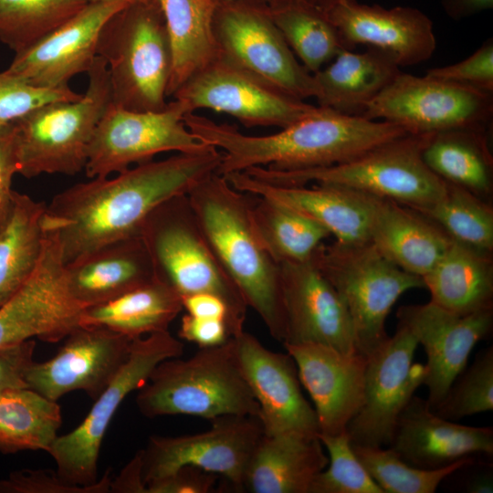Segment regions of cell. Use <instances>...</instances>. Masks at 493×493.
Wrapping results in <instances>:
<instances>
[{
    "label": "cell",
    "mask_w": 493,
    "mask_h": 493,
    "mask_svg": "<svg viewBox=\"0 0 493 493\" xmlns=\"http://www.w3.org/2000/svg\"><path fill=\"white\" fill-rule=\"evenodd\" d=\"M223 152L208 145L132 166L113 178L96 177L56 194L43 216L68 264L105 245L138 236L150 213L167 199L188 194L217 173Z\"/></svg>",
    "instance_id": "6da1fadb"
},
{
    "label": "cell",
    "mask_w": 493,
    "mask_h": 493,
    "mask_svg": "<svg viewBox=\"0 0 493 493\" xmlns=\"http://www.w3.org/2000/svg\"><path fill=\"white\" fill-rule=\"evenodd\" d=\"M184 120L201 142L223 152L217 170L223 176L257 166L303 170L336 165L408 133L388 121L319 106L281 131L261 136L246 135L234 126L194 112L185 114Z\"/></svg>",
    "instance_id": "7a4b0ae2"
},
{
    "label": "cell",
    "mask_w": 493,
    "mask_h": 493,
    "mask_svg": "<svg viewBox=\"0 0 493 493\" xmlns=\"http://www.w3.org/2000/svg\"><path fill=\"white\" fill-rule=\"evenodd\" d=\"M198 224L223 267L270 335L282 343L280 269L251 220L247 194L214 173L187 194Z\"/></svg>",
    "instance_id": "3957f363"
},
{
    "label": "cell",
    "mask_w": 493,
    "mask_h": 493,
    "mask_svg": "<svg viewBox=\"0 0 493 493\" xmlns=\"http://www.w3.org/2000/svg\"><path fill=\"white\" fill-rule=\"evenodd\" d=\"M180 357L161 362L139 389L135 402L144 416L259 418V406L241 372L231 337L221 345L200 348L187 359Z\"/></svg>",
    "instance_id": "277c9868"
},
{
    "label": "cell",
    "mask_w": 493,
    "mask_h": 493,
    "mask_svg": "<svg viewBox=\"0 0 493 493\" xmlns=\"http://www.w3.org/2000/svg\"><path fill=\"white\" fill-rule=\"evenodd\" d=\"M97 56L107 65L111 102L134 111H157L167 101L173 57L157 0H132L104 24Z\"/></svg>",
    "instance_id": "5b68a950"
},
{
    "label": "cell",
    "mask_w": 493,
    "mask_h": 493,
    "mask_svg": "<svg viewBox=\"0 0 493 493\" xmlns=\"http://www.w3.org/2000/svg\"><path fill=\"white\" fill-rule=\"evenodd\" d=\"M429 135L407 133L353 160L327 167L275 170L257 166L243 172L281 185H336L420 211L435 203L446 187V183L422 159V149Z\"/></svg>",
    "instance_id": "8992f818"
},
{
    "label": "cell",
    "mask_w": 493,
    "mask_h": 493,
    "mask_svg": "<svg viewBox=\"0 0 493 493\" xmlns=\"http://www.w3.org/2000/svg\"><path fill=\"white\" fill-rule=\"evenodd\" d=\"M140 235L158 278L182 298L195 293L221 298L230 312L232 337L244 330L248 307L204 235L187 194L173 196L155 207Z\"/></svg>",
    "instance_id": "52a82bcc"
},
{
    "label": "cell",
    "mask_w": 493,
    "mask_h": 493,
    "mask_svg": "<svg viewBox=\"0 0 493 493\" xmlns=\"http://www.w3.org/2000/svg\"><path fill=\"white\" fill-rule=\"evenodd\" d=\"M87 73L88 88L79 100L45 105L14 123L18 173L74 175L85 169L94 131L111 103L104 60L97 56Z\"/></svg>",
    "instance_id": "ba28073f"
},
{
    "label": "cell",
    "mask_w": 493,
    "mask_h": 493,
    "mask_svg": "<svg viewBox=\"0 0 493 493\" xmlns=\"http://www.w3.org/2000/svg\"><path fill=\"white\" fill-rule=\"evenodd\" d=\"M313 257L344 303L356 350L365 357L388 339L385 321L399 297L425 287L421 277L392 263L370 242L322 243Z\"/></svg>",
    "instance_id": "9c48e42d"
},
{
    "label": "cell",
    "mask_w": 493,
    "mask_h": 493,
    "mask_svg": "<svg viewBox=\"0 0 493 493\" xmlns=\"http://www.w3.org/2000/svg\"><path fill=\"white\" fill-rule=\"evenodd\" d=\"M183 352L184 344L169 330L131 341L126 362L94 401L84 420L71 432L58 435L47 452L64 480L79 486L98 481L101 442L117 409L127 395L146 383L161 362L182 356Z\"/></svg>",
    "instance_id": "30bf717a"
},
{
    "label": "cell",
    "mask_w": 493,
    "mask_h": 493,
    "mask_svg": "<svg viewBox=\"0 0 493 493\" xmlns=\"http://www.w3.org/2000/svg\"><path fill=\"white\" fill-rule=\"evenodd\" d=\"M213 30L227 60L299 100L315 98L313 74L288 47L266 0H219Z\"/></svg>",
    "instance_id": "8fae6325"
},
{
    "label": "cell",
    "mask_w": 493,
    "mask_h": 493,
    "mask_svg": "<svg viewBox=\"0 0 493 493\" xmlns=\"http://www.w3.org/2000/svg\"><path fill=\"white\" fill-rule=\"evenodd\" d=\"M492 93L427 75L401 72L368 104L362 117L396 124L411 134L487 130L492 122Z\"/></svg>",
    "instance_id": "7c38bea8"
},
{
    "label": "cell",
    "mask_w": 493,
    "mask_h": 493,
    "mask_svg": "<svg viewBox=\"0 0 493 493\" xmlns=\"http://www.w3.org/2000/svg\"><path fill=\"white\" fill-rule=\"evenodd\" d=\"M187 106L168 101L157 111H134L112 102L91 139L85 166L87 177H109L131 165L152 161L162 152H194L206 148L184 123Z\"/></svg>",
    "instance_id": "4fadbf2b"
},
{
    "label": "cell",
    "mask_w": 493,
    "mask_h": 493,
    "mask_svg": "<svg viewBox=\"0 0 493 493\" xmlns=\"http://www.w3.org/2000/svg\"><path fill=\"white\" fill-rule=\"evenodd\" d=\"M173 98L184 102L190 112L202 109L222 112L248 128L283 129L316 109L219 54L186 80Z\"/></svg>",
    "instance_id": "5bb4252c"
},
{
    "label": "cell",
    "mask_w": 493,
    "mask_h": 493,
    "mask_svg": "<svg viewBox=\"0 0 493 493\" xmlns=\"http://www.w3.org/2000/svg\"><path fill=\"white\" fill-rule=\"evenodd\" d=\"M85 309L69 289L57 235L44 229L42 251L35 271L0 307V348L32 338L58 342L80 325Z\"/></svg>",
    "instance_id": "9a60e30c"
},
{
    "label": "cell",
    "mask_w": 493,
    "mask_h": 493,
    "mask_svg": "<svg viewBox=\"0 0 493 493\" xmlns=\"http://www.w3.org/2000/svg\"><path fill=\"white\" fill-rule=\"evenodd\" d=\"M211 421L208 430L194 435H152L140 450L144 483L188 465L221 475L242 489L247 464L264 434L261 421L254 415L236 414Z\"/></svg>",
    "instance_id": "2e32d148"
},
{
    "label": "cell",
    "mask_w": 493,
    "mask_h": 493,
    "mask_svg": "<svg viewBox=\"0 0 493 493\" xmlns=\"http://www.w3.org/2000/svg\"><path fill=\"white\" fill-rule=\"evenodd\" d=\"M418 345L398 323L395 333L366 357L364 402L346 429L351 444L388 446L399 414L425 383V364L414 362Z\"/></svg>",
    "instance_id": "e0dca14e"
},
{
    "label": "cell",
    "mask_w": 493,
    "mask_h": 493,
    "mask_svg": "<svg viewBox=\"0 0 493 493\" xmlns=\"http://www.w3.org/2000/svg\"><path fill=\"white\" fill-rule=\"evenodd\" d=\"M131 341L106 328L79 325L52 358L29 365L26 386L56 402L77 390L95 401L126 362Z\"/></svg>",
    "instance_id": "ac0fdd59"
},
{
    "label": "cell",
    "mask_w": 493,
    "mask_h": 493,
    "mask_svg": "<svg viewBox=\"0 0 493 493\" xmlns=\"http://www.w3.org/2000/svg\"><path fill=\"white\" fill-rule=\"evenodd\" d=\"M231 339L241 372L259 406L264 434L318 436L317 414L302 393L292 357L266 348L245 330Z\"/></svg>",
    "instance_id": "d6986e66"
},
{
    "label": "cell",
    "mask_w": 493,
    "mask_h": 493,
    "mask_svg": "<svg viewBox=\"0 0 493 493\" xmlns=\"http://www.w3.org/2000/svg\"><path fill=\"white\" fill-rule=\"evenodd\" d=\"M279 269L282 344L317 343L345 353L358 352L347 309L313 256L303 262L281 263Z\"/></svg>",
    "instance_id": "ffe728a7"
},
{
    "label": "cell",
    "mask_w": 493,
    "mask_h": 493,
    "mask_svg": "<svg viewBox=\"0 0 493 493\" xmlns=\"http://www.w3.org/2000/svg\"><path fill=\"white\" fill-rule=\"evenodd\" d=\"M399 324L406 326L426 353L425 385L433 410L445 397L456 378L467 367L476 344L492 330L493 310L460 315L429 301L401 306Z\"/></svg>",
    "instance_id": "44dd1931"
},
{
    "label": "cell",
    "mask_w": 493,
    "mask_h": 493,
    "mask_svg": "<svg viewBox=\"0 0 493 493\" xmlns=\"http://www.w3.org/2000/svg\"><path fill=\"white\" fill-rule=\"evenodd\" d=\"M320 8L349 50L357 45L378 48L393 57L400 67L420 64L435 50L433 22L417 8H384L356 0H330Z\"/></svg>",
    "instance_id": "7402d4cb"
},
{
    "label": "cell",
    "mask_w": 493,
    "mask_h": 493,
    "mask_svg": "<svg viewBox=\"0 0 493 493\" xmlns=\"http://www.w3.org/2000/svg\"><path fill=\"white\" fill-rule=\"evenodd\" d=\"M131 1L89 3L36 44L16 54L5 70L37 86H68L75 75L89 71L97 57L104 24Z\"/></svg>",
    "instance_id": "603a6c76"
},
{
    "label": "cell",
    "mask_w": 493,
    "mask_h": 493,
    "mask_svg": "<svg viewBox=\"0 0 493 493\" xmlns=\"http://www.w3.org/2000/svg\"><path fill=\"white\" fill-rule=\"evenodd\" d=\"M283 346L314 403L319 434L345 432L364 402L367 358L317 343Z\"/></svg>",
    "instance_id": "cb8c5ba5"
},
{
    "label": "cell",
    "mask_w": 493,
    "mask_h": 493,
    "mask_svg": "<svg viewBox=\"0 0 493 493\" xmlns=\"http://www.w3.org/2000/svg\"><path fill=\"white\" fill-rule=\"evenodd\" d=\"M388 446L413 467L437 469L468 457L492 456L493 428L446 420L426 399L414 395L399 414Z\"/></svg>",
    "instance_id": "d4e9b609"
},
{
    "label": "cell",
    "mask_w": 493,
    "mask_h": 493,
    "mask_svg": "<svg viewBox=\"0 0 493 493\" xmlns=\"http://www.w3.org/2000/svg\"><path fill=\"white\" fill-rule=\"evenodd\" d=\"M236 190L262 196L289 207L324 226L340 244L369 241L370 196L330 184L281 185L254 178L245 172L224 176Z\"/></svg>",
    "instance_id": "484cf974"
},
{
    "label": "cell",
    "mask_w": 493,
    "mask_h": 493,
    "mask_svg": "<svg viewBox=\"0 0 493 493\" xmlns=\"http://www.w3.org/2000/svg\"><path fill=\"white\" fill-rule=\"evenodd\" d=\"M370 196L369 241L392 263L419 277L443 257L452 238L419 212Z\"/></svg>",
    "instance_id": "4316f807"
},
{
    "label": "cell",
    "mask_w": 493,
    "mask_h": 493,
    "mask_svg": "<svg viewBox=\"0 0 493 493\" xmlns=\"http://www.w3.org/2000/svg\"><path fill=\"white\" fill-rule=\"evenodd\" d=\"M73 297L85 308L113 299L156 278L141 235L99 247L68 264Z\"/></svg>",
    "instance_id": "83f0119b"
},
{
    "label": "cell",
    "mask_w": 493,
    "mask_h": 493,
    "mask_svg": "<svg viewBox=\"0 0 493 493\" xmlns=\"http://www.w3.org/2000/svg\"><path fill=\"white\" fill-rule=\"evenodd\" d=\"M329 457L318 436L263 434L247 464L242 489L252 493H309Z\"/></svg>",
    "instance_id": "f1b7e54d"
},
{
    "label": "cell",
    "mask_w": 493,
    "mask_h": 493,
    "mask_svg": "<svg viewBox=\"0 0 493 493\" xmlns=\"http://www.w3.org/2000/svg\"><path fill=\"white\" fill-rule=\"evenodd\" d=\"M401 72L393 58L381 49L368 47L360 53L344 49L313 73L315 99L319 107L362 116L368 104Z\"/></svg>",
    "instance_id": "f546056e"
},
{
    "label": "cell",
    "mask_w": 493,
    "mask_h": 493,
    "mask_svg": "<svg viewBox=\"0 0 493 493\" xmlns=\"http://www.w3.org/2000/svg\"><path fill=\"white\" fill-rule=\"evenodd\" d=\"M422 278L430 301L446 310L465 315L492 309L491 254L452 239L443 257Z\"/></svg>",
    "instance_id": "4dcf8cb0"
},
{
    "label": "cell",
    "mask_w": 493,
    "mask_h": 493,
    "mask_svg": "<svg viewBox=\"0 0 493 493\" xmlns=\"http://www.w3.org/2000/svg\"><path fill=\"white\" fill-rule=\"evenodd\" d=\"M182 309L181 295L156 277L113 299L86 308L80 325L106 328L133 340L168 330Z\"/></svg>",
    "instance_id": "1f68e13d"
},
{
    "label": "cell",
    "mask_w": 493,
    "mask_h": 493,
    "mask_svg": "<svg viewBox=\"0 0 493 493\" xmlns=\"http://www.w3.org/2000/svg\"><path fill=\"white\" fill-rule=\"evenodd\" d=\"M166 24L173 66L167 96L218 54L213 16L219 0H157Z\"/></svg>",
    "instance_id": "d6a6232c"
},
{
    "label": "cell",
    "mask_w": 493,
    "mask_h": 493,
    "mask_svg": "<svg viewBox=\"0 0 493 493\" xmlns=\"http://www.w3.org/2000/svg\"><path fill=\"white\" fill-rule=\"evenodd\" d=\"M422 159L446 183L480 197L492 190L493 161L486 130L456 129L430 134Z\"/></svg>",
    "instance_id": "836d02e7"
},
{
    "label": "cell",
    "mask_w": 493,
    "mask_h": 493,
    "mask_svg": "<svg viewBox=\"0 0 493 493\" xmlns=\"http://www.w3.org/2000/svg\"><path fill=\"white\" fill-rule=\"evenodd\" d=\"M46 204L14 191L9 215L0 230V307L35 271L43 246Z\"/></svg>",
    "instance_id": "e575fe53"
},
{
    "label": "cell",
    "mask_w": 493,
    "mask_h": 493,
    "mask_svg": "<svg viewBox=\"0 0 493 493\" xmlns=\"http://www.w3.org/2000/svg\"><path fill=\"white\" fill-rule=\"evenodd\" d=\"M62 424L60 406L28 387L0 392V453L48 452Z\"/></svg>",
    "instance_id": "d590c367"
},
{
    "label": "cell",
    "mask_w": 493,
    "mask_h": 493,
    "mask_svg": "<svg viewBox=\"0 0 493 493\" xmlns=\"http://www.w3.org/2000/svg\"><path fill=\"white\" fill-rule=\"evenodd\" d=\"M270 15L297 58L310 73L347 49L325 11L308 0H267Z\"/></svg>",
    "instance_id": "8d00e7d4"
},
{
    "label": "cell",
    "mask_w": 493,
    "mask_h": 493,
    "mask_svg": "<svg viewBox=\"0 0 493 493\" xmlns=\"http://www.w3.org/2000/svg\"><path fill=\"white\" fill-rule=\"evenodd\" d=\"M247 195L253 226L278 265L309 259L330 236L324 226L289 207L262 196Z\"/></svg>",
    "instance_id": "74e56055"
},
{
    "label": "cell",
    "mask_w": 493,
    "mask_h": 493,
    "mask_svg": "<svg viewBox=\"0 0 493 493\" xmlns=\"http://www.w3.org/2000/svg\"><path fill=\"white\" fill-rule=\"evenodd\" d=\"M417 212L433 221L453 240L484 253H492L493 210L482 197L446 183L442 196Z\"/></svg>",
    "instance_id": "f35d334b"
},
{
    "label": "cell",
    "mask_w": 493,
    "mask_h": 493,
    "mask_svg": "<svg viewBox=\"0 0 493 493\" xmlns=\"http://www.w3.org/2000/svg\"><path fill=\"white\" fill-rule=\"evenodd\" d=\"M89 3L91 0H0V41L20 53Z\"/></svg>",
    "instance_id": "ab89813d"
},
{
    "label": "cell",
    "mask_w": 493,
    "mask_h": 493,
    "mask_svg": "<svg viewBox=\"0 0 493 493\" xmlns=\"http://www.w3.org/2000/svg\"><path fill=\"white\" fill-rule=\"evenodd\" d=\"M351 447L383 493H434L448 476L477 459L468 457L442 468L423 469L409 465L391 448L354 444Z\"/></svg>",
    "instance_id": "60d3db41"
},
{
    "label": "cell",
    "mask_w": 493,
    "mask_h": 493,
    "mask_svg": "<svg viewBox=\"0 0 493 493\" xmlns=\"http://www.w3.org/2000/svg\"><path fill=\"white\" fill-rule=\"evenodd\" d=\"M493 409V347L479 351L433 409L439 416L458 421Z\"/></svg>",
    "instance_id": "b9f144b4"
},
{
    "label": "cell",
    "mask_w": 493,
    "mask_h": 493,
    "mask_svg": "<svg viewBox=\"0 0 493 493\" xmlns=\"http://www.w3.org/2000/svg\"><path fill=\"white\" fill-rule=\"evenodd\" d=\"M318 437L328 451L329 462L314 477L309 493H383L357 458L346 431Z\"/></svg>",
    "instance_id": "7bdbcfd3"
},
{
    "label": "cell",
    "mask_w": 493,
    "mask_h": 493,
    "mask_svg": "<svg viewBox=\"0 0 493 493\" xmlns=\"http://www.w3.org/2000/svg\"><path fill=\"white\" fill-rule=\"evenodd\" d=\"M82 94L68 85L43 87L8 73L0 72V124L15 123L32 111L53 102L72 101Z\"/></svg>",
    "instance_id": "ee69618b"
},
{
    "label": "cell",
    "mask_w": 493,
    "mask_h": 493,
    "mask_svg": "<svg viewBox=\"0 0 493 493\" xmlns=\"http://www.w3.org/2000/svg\"><path fill=\"white\" fill-rule=\"evenodd\" d=\"M110 469L96 483L89 486L73 485L52 469H19L0 479V493H108Z\"/></svg>",
    "instance_id": "f6af8a7d"
},
{
    "label": "cell",
    "mask_w": 493,
    "mask_h": 493,
    "mask_svg": "<svg viewBox=\"0 0 493 493\" xmlns=\"http://www.w3.org/2000/svg\"><path fill=\"white\" fill-rule=\"evenodd\" d=\"M427 76L493 92V40L487 39L468 58L448 66L430 68Z\"/></svg>",
    "instance_id": "bcb514c9"
},
{
    "label": "cell",
    "mask_w": 493,
    "mask_h": 493,
    "mask_svg": "<svg viewBox=\"0 0 493 493\" xmlns=\"http://www.w3.org/2000/svg\"><path fill=\"white\" fill-rule=\"evenodd\" d=\"M218 476L194 466H183L174 472L146 484V493H209Z\"/></svg>",
    "instance_id": "7dc6e473"
},
{
    "label": "cell",
    "mask_w": 493,
    "mask_h": 493,
    "mask_svg": "<svg viewBox=\"0 0 493 493\" xmlns=\"http://www.w3.org/2000/svg\"><path fill=\"white\" fill-rule=\"evenodd\" d=\"M17 173L15 124H0V230L12 206V181Z\"/></svg>",
    "instance_id": "c3c4849f"
},
{
    "label": "cell",
    "mask_w": 493,
    "mask_h": 493,
    "mask_svg": "<svg viewBox=\"0 0 493 493\" xmlns=\"http://www.w3.org/2000/svg\"><path fill=\"white\" fill-rule=\"evenodd\" d=\"M36 342L28 340L0 348V392L13 387H27L25 373L34 362Z\"/></svg>",
    "instance_id": "681fc988"
},
{
    "label": "cell",
    "mask_w": 493,
    "mask_h": 493,
    "mask_svg": "<svg viewBox=\"0 0 493 493\" xmlns=\"http://www.w3.org/2000/svg\"><path fill=\"white\" fill-rule=\"evenodd\" d=\"M178 335L183 340L197 344L199 348L221 345L230 338L224 320L195 317L188 313L182 317Z\"/></svg>",
    "instance_id": "f907efd6"
},
{
    "label": "cell",
    "mask_w": 493,
    "mask_h": 493,
    "mask_svg": "<svg viewBox=\"0 0 493 493\" xmlns=\"http://www.w3.org/2000/svg\"><path fill=\"white\" fill-rule=\"evenodd\" d=\"M183 308L192 316L218 319L226 322L232 337V321L226 302L211 293H195L182 298Z\"/></svg>",
    "instance_id": "816d5d0a"
},
{
    "label": "cell",
    "mask_w": 493,
    "mask_h": 493,
    "mask_svg": "<svg viewBox=\"0 0 493 493\" xmlns=\"http://www.w3.org/2000/svg\"><path fill=\"white\" fill-rule=\"evenodd\" d=\"M110 492L146 493V484L142 478V462L140 451L136 453L121 474L110 481Z\"/></svg>",
    "instance_id": "f5cc1de1"
},
{
    "label": "cell",
    "mask_w": 493,
    "mask_h": 493,
    "mask_svg": "<svg viewBox=\"0 0 493 493\" xmlns=\"http://www.w3.org/2000/svg\"><path fill=\"white\" fill-rule=\"evenodd\" d=\"M446 14L454 20L469 17L493 7V0H441Z\"/></svg>",
    "instance_id": "db71d44e"
},
{
    "label": "cell",
    "mask_w": 493,
    "mask_h": 493,
    "mask_svg": "<svg viewBox=\"0 0 493 493\" xmlns=\"http://www.w3.org/2000/svg\"><path fill=\"white\" fill-rule=\"evenodd\" d=\"M478 469L471 472V475L465 479L463 488L468 493H492L493 492V472L492 464L480 461Z\"/></svg>",
    "instance_id": "11a10c76"
},
{
    "label": "cell",
    "mask_w": 493,
    "mask_h": 493,
    "mask_svg": "<svg viewBox=\"0 0 493 493\" xmlns=\"http://www.w3.org/2000/svg\"><path fill=\"white\" fill-rule=\"evenodd\" d=\"M309 2L317 5L320 7L326 5L330 0H309Z\"/></svg>",
    "instance_id": "9f6ffc18"
},
{
    "label": "cell",
    "mask_w": 493,
    "mask_h": 493,
    "mask_svg": "<svg viewBox=\"0 0 493 493\" xmlns=\"http://www.w3.org/2000/svg\"><path fill=\"white\" fill-rule=\"evenodd\" d=\"M100 1H113V0H91V2H100Z\"/></svg>",
    "instance_id": "6f0895ef"
},
{
    "label": "cell",
    "mask_w": 493,
    "mask_h": 493,
    "mask_svg": "<svg viewBox=\"0 0 493 493\" xmlns=\"http://www.w3.org/2000/svg\"><path fill=\"white\" fill-rule=\"evenodd\" d=\"M221 1H227V0H221ZM266 1H267V0H266Z\"/></svg>",
    "instance_id": "680465c9"
}]
</instances>
